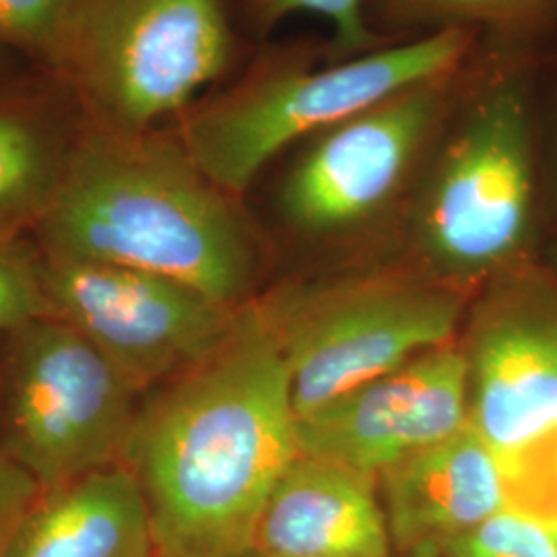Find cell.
I'll use <instances>...</instances> for the list:
<instances>
[{
    "label": "cell",
    "instance_id": "1",
    "mask_svg": "<svg viewBox=\"0 0 557 557\" xmlns=\"http://www.w3.org/2000/svg\"><path fill=\"white\" fill-rule=\"evenodd\" d=\"M299 457L278 301L244 304L227 335L139 409L122 465L139 479L160 557H248Z\"/></svg>",
    "mask_w": 557,
    "mask_h": 557
},
{
    "label": "cell",
    "instance_id": "2",
    "mask_svg": "<svg viewBox=\"0 0 557 557\" xmlns=\"http://www.w3.org/2000/svg\"><path fill=\"white\" fill-rule=\"evenodd\" d=\"M38 223L48 257L137 269L246 304L250 234L180 140L101 126L66 153Z\"/></svg>",
    "mask_w": 557,
    "mask_h": 557
},
{
    "label": "cell",
    "instance_id": "3",
    "mask_svg": "<svg viewBox=\"0 0 557 557\" xmlns=\"http://www.w3.org/2000/svg\"><path fill=\"white\" fill-rule=\"evenodd\" d=\"M475 34L425 32L351 59H278L186 116L178 140L223 193H244L283 151L359 110L469 64Z\"/></svg>",
    "mask_w": 557,
    "mask_h": 557
},
{
    "label": "cell",
    "instance_id": "4",
    "mask_svg": "<svg viewBox=\"0 0 557 557\" xmlns=\"http://www.w3.org/2000/svg\"><path fill=\"white\" fill-rule=\"evenodd\" d=\"M416 213V239L440 269L483 275L517 259L535 200L533 122L512 73L469 69L434 145Z\"/></svg>",
    "mask_w": 557,
    "mask_h": 557
},
{
    "label": "cell",
    "instance_id": "5",
    "mask_svg": "<svg viewBox=\"0 0 557 557\" xmlns=\"http://www.w3.org/2000/svg\"><path fill=\"white\" fill-rule=\"evenodd\" d=\"M223 0H77L50 54L106 128L149 133L223 75Z\"/></svg>",
    "mask_w": 557,
    "mask_h": 557
},
{
    "label": "cell",
    "instance_id": "6",
    "mask_svg": "<svg viewBox=\"0 0 557 557\" xmlns=\"http://www.w3.org/2000/svg\"><path fill=\"white\" fill-rule=\"evenodd\" d=\"M137 391L100 351L60 320H32L11 333L2 376L0 444L52 490L122 465Z\"/></svg>",
    "mask_w": 557,
    "mask_h": 557
},
{
    "label": "cell",
    "instance_id": "7",
    "mask_svg": "<svg viewBox=\"0 0 557 557\" xmlns=\"http://www.w3.org/2000/svg\"><path fill=\"white\" fill-rule=\"evenodd\" d=\"M312 296L278 301L298 418L453 343L462 310L453 287L405 275L358 278Z\"/></svg>",
    "mask_w": 557,
    "mask_h": 557
},
{
    "label": "cell",
    "instance_id": "8",
    "mask_svg": "<svg viewBox=\"0 0 557 557\" xmlns=\"http://www.w3.org/2000/svg\"><path fill=\"white\" fill-rule=\"evenodd\" d=\"M467 69L407 87L296 145L278 193L285 221L308 236H335L380 215L432 153Z\"/></svg>",
    "mask_w": 557,
    "mask_h": 557
},
{
    "label": "cell",
    "instance_id": "9",
    "mask_svg": "<svg viewBox=\"0 0 557 557\" xmlns=\"http://www.w3.org/2000/svg\"><path fill=\"white\" fill-rule=\"evenodd\" d=\"M40 260L50 317L87 338L137 393L205 358L238 314L239 306L153 273L48 255Z\"/></svg>",
    "mask_w": 557,
    "mask_h": 557
},
{
    "label": "cell",
    "instance_id": "10",
    "mask_svg": "<svg viewBox=\"0 0 557 557\" xmlns=\"http://www.w3.org/2000/svg\"><path fill=\"white\" fill-rule=\"evenodd\" d=\"M465 356L469 425L498 458L512 508L518 481L557 419V285L510 278L475 322Z\"/></svg>",
    "mask_w": 557,
    "mask_h": 557
},
{
    "label": "cell",
    "instance_id": "11",
    "mask_svg": "<svg viewBox=\"0 0 557 557\" xmlns=\"http://www.w3.org/2000/svg\"><path fill=\"white\" fill-rule=\"evenodd\" d=\"M469 425V366L455 343L298 418L299 455L368 475Z\"/></svg>",
    "mask_w": 557,
    "mask_h": 557
},
{
    "label": "cell",
    "instance_id": "12",
    "mask_svg": "<svg viewBox=\"0 0 557 557\" xmlns=\"http://www.w3.org/2000/svg\"><path fill=\"white\" fill-rule=\"evenodd\" d=\"M376 483L398 554L444 545L510 508L499 460L471 425L384 467Z\"/></svg>",
    "mask_w": 557,
    "mask_h": 557
},
{
    "label": "cell",
    "instance_id": "13",
    "mask_svg": "<svg viewBox=\"0 0 557 557\" xmlns=\"http://www.w3.org/2000/svg\"><path fill=\"white\" fill-rule=\"evenodd\" d=\"M374 475L299 455L278 479L252 541L257 557H393Z\"/></svg>",
    "mask_w": 557,
    "mask_h": 557
},
{
    "label": "cell",
    "instance_id": "14",
    "mask_svg": "<svg viewBox=\"0 0 557 557\" xmlns=\"http://www.w3.org/2000/svg\"><path fill=\"white\" fill-rule=\"evenodd\" d=\"M9 557H160L139 479L112 465L44 490Z\"/></svg>",
    "mask_w": 557,
    "mask_h": 557
},
{
    "label": "cell",
    "instance_id": "15",
    "mask_svg": "<svg viewBox=\"0 0 557 557\" xmlns=\"http://www.w3.org/2000/svg\"><path fill=\"white\" fill-rule=\"evenodd\" d=\"M64 158L38 116L0 103V236H15L23 221L40 220Z\"/></svg>",
    "mask_w": 557,
    "mask_h": 557
},
{
    "label": "cell",
    "instance_id": "16",
    "mask_svg": "<svg viewBox=\"0 0 557 557\" xmlns=\"http://www.w3.org/2000/svg\"><path fill=\"white\" fill-rule=\"evenodd\" d=\"M446 557H557V520L515 508L442 545Z\"/></svg>",
    "mask_w": 557,
    "mask_h": 557
},
{
    "label": "cell",
    "instance_id": "17",
    "mask_svg": "<svg viewBox=\"0 0 557 557\" xmlns=\"http://www.w3.org/2000/svg\"><path fill=\"white\" fill-rule=\"evenodd\" d=\"M545 0H382L391 20L440 29L502 27L533 15Z\"/></svg>",
    "mask_w": 557,
    "mask_h": 557
},
{
    "label": "cell",
    "instance_id": "18",
    "mask_svg": "<svg viewBox=\"0 0 557 557\" xmlns=\"http://www.w3.org/2000/svg\"><path fill=\"white\" fill-rule=\"evenodd\" d=\"M50 317L41 285V260L15 236H0V331L13 333Z\"/></svg>",
    "mask_w": 557,
    "mask_h": 557
},
{
    "label": "cell",
    "instance_id": "19",
    "mask_svg": "<svg viewBox=\"0 0 557 557\" xmlns=\"http://www.w3.org/2000/svg\"><path fill=\"white\" fill-rule=\"evenodd\" d=\"M292 15H314L333 32V60L351 59L384 46L366 17V0H275L262 15L277 23Z\"/></svg>",
    "mask_w": 557,
    "mask_h": 557
},
{
    "label": "cell",
    "instance_id": "20",
    "mask_svg": "<svg viewBox=\"0 0 557 557\" xmlns=\"http://www.w3.org/2000/svg\"><path fill=\"white\" fill-rule=\"evenodd\" d=\"M77 0H0V44L50 52Z\"/></svg>",
    "mask_w": 557,
    "mask_h": 557
},
{
    "label": "cell",
    "instance_id": "21",
    "mask_svg": "<svg viewBox=\"0 0 557 557\" xmlns=\"http://www.w3.org/2000/svg\"><path fill=\"white\" fill-rule=\"evenodd\" d=\"M41 492L38 481L23 471L0 444V557H9L17 531Z\"/></svg>",
    "mask_w": 557,
    "mask_h": 557
},
{
    "label": "cell",
    "instance_id": "22",
    "mask_svg": "<svg viewBox=\"0 0 557 557\" xmlns=\"http://www.w3.org/2000/svg\"><path fill=\"white\" fill-rule=\"evenodd\" d=\"M533 487V515L557 520V419L549 436L529 460L515 492V510L529 512V496Z\"/></svg>",
    "mask_w": 557,
    "mask_h": 557
},
{
    "label": "cell",
    "instance_id": "23",
    "mask_svg": "<svg viewBox=\"0 0 557 557\" xmlns=\"http://www.w3.org/2000/svg\"><path fill=\"white\" fill-rule=\"evenodd\" d=\"M397 557H446L442 552V545L438 543H421L413 549H407V552H400Z\"/></svg>",
    "mask_w": 557,
    "mask_h": 557
},
{
    "label": "cell",
    "instance_id": "24",
    "mask_svg": "<svg viewBox=\"0 0 557 557\" xmlns=\"http://www.w3.org/2000/svg\"><path fill=\"white\" fill-rule=\"evenodd\" d=\"M260 2V13H262V15H264V13H267V11H269V9H271V4H273V2H275V0H259Z\"/></svg>",
    "mask_w": 557,
    "mask_h": 557
},
{
    "label": "cell",
    "instance_id": "25",
    "mask_svg": "<svg viewBox=\"0 0 557 557\" xmlns=\"http://www.w3.org/2000/svg\"><path fill=\"white\" fill-rule=\"evenodd\" d=\"M4 60H7V54H4V50H2V44H0V66L4 64Z\"/></svg>",
    "mask_w": 557,
    "mask_h": 557
},
{
    "label": "cell",
    "instance_id": "26",
    "mask_svg": "<svg viewBox=\"0 0 557 557\" xmlns=\"http://www.w3.org/2000/svg\"><path fill=\"white\" fill-rule=\"evenodd\" d=\"M248 557H257V556H248Z\"/></svg>",
    "mask_w": 557,
    "mask_h": 557
}]
</instances>
